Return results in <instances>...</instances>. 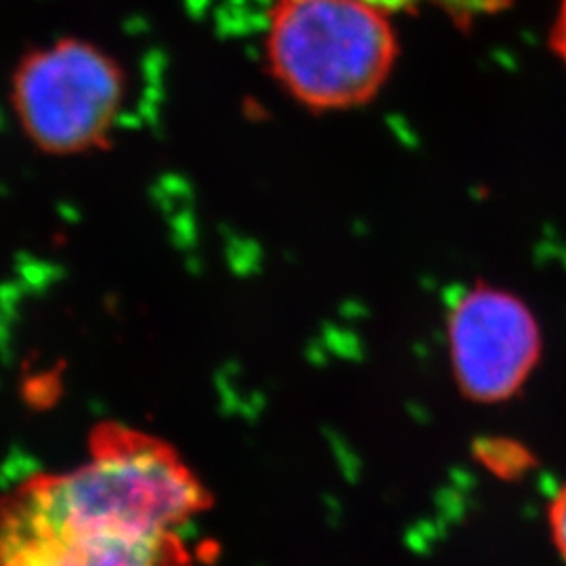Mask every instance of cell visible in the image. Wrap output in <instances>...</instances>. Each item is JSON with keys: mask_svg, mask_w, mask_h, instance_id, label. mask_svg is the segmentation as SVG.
<instances>
[{"mask_svg": "<svg viewBox=\"0 0 566 566\" xmlns=\"http://www.w3.org/2000/svg\"><path fill=\"white\" fill-rule=\"evenodd\" d=\"M447 344L460 390L476 403H504L525 388L544 355V336L516 294L479 283L447 317Z\"/></svg>", "mask_w": 566, "mask_h": 566, "instance_id": "cell-4", "label": "cell"}, {"mask_svg": "<svg viewBox=\"0 0 566 566\" xmlns=\"http://www.w3.org/2000/svg\"><path fill=\"white\" fill-rule=\"evenodd\" d=\"M212 504L177 449L130 426L93 430L88 460L0 497V566H39L128 539L177 533Z\"/></svg>", "mask_w": 566, "mask_h": 566, "instance_id": "cell-1", "label": "cell"}, {"mask_svg": "<svg viewBox=\"0 0 566 566\" xmlns=\"http://www.w3.org/2000/svg\"><path fill=\"white\" fill-rule=\"evenodd\" d=\"M547 525L554 547L566 563V483L556 491L547 510Z\"/></svg>", "mask_w": 566, "mask_h": 566, "instance_id": "cell-5", "label": "cell"}, {"mask_svg": "<svg viewBox=\"0 0 566 566\" xmlns=\"http://www.w3.org/2000/svg\"><path fill=\"white\" fill-rule=\"evenodd\" d=\"M399 55L390 13L365 0H277L266 60L277 82L311 109L371 102Z\"/></svg>", "mask_w": 566, "mask_h": 566, "instance_id": "cell-2", "label": "cell"}, {"mask_svg": "<svg viewBox=\"0 0 566 566\" xmlns=\"http://www.w3.org/2000/svg\"><path fill=\"white\" fill-rule=\"evenodd\" d=\"M118 61L93 42L60 39L21 57L11 99L28 139L46 154H82L107 139L124 102Z\"/></svg>", "mask_w": 566, "mask_h": 566, "instance_id": "cell-3", "label": "cell"}, {"mask_svg": "<svg viewBox=\"0 0 566 566\" xmlns=\"http://www.w3.org/2000/svg\"><path fill=\"white\" fill-rule=\"evenodd\" d=\"M365 2H371L388 13H399V11H409L411 7L420 4L422 0H365Z\"/></svg>", "mask_w": 566, "mask_h": 566, "instance_id": "cell-7", "label": "cell"}, {"mask_svg": "<svg viewBox=\"0 0 566 566\" xmlns=\"http://www.w3.org/2000/svg\"><path fill=\"white\" fill-rule=\"evenodd\" d=\"M549 49L558 60L563 61V67L566 70V0H560L558 15L549 30Z\"/></svg>", "mask_w": 566, "mask_h": 566, "instance_id": "cell-6", "label": "cell"}]
</instances>
